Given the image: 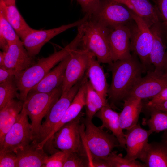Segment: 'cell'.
I'll return each mask as SVG.
<instances>
[{"mask_svg":"<svg viewBox=\"0 0 167 167\" xmlns=\"http://www.w3.org/2000/svg\"><path fill=\"white\" fill-rule=\"evenodd\" d=\"M125 134L126 154L125 158L130 160L139 159L148 144L153 132L142 128L139 123L126 130Z\"/></svg>","mask_w":167,"mask_h":167,"instance_id":"15","label":"cell"},{"mask_svg":"<svg viewBox=\"0 0 167 167\" xmlns=\"http://www.w3.org/2000/svg\"><path fill=\"white\" fill-rule=\"evenodd\" d=\"M109 65L112 78L108 96L111 104L114 105L124 100L145 71L134 53L129 58L113 61Z\"/></svg>","mask_w":167,"mask_h":167,"instance_id":"2","label":"cell"},{"mask_svg":"<svg viewBox=\"0 0 167 167\" xmlns=\"http://www.w3.org/2000/svg\"><path fill=\"white\" fill-rule=\"evenodd\" d=\"M139 159L145 167H167V140L148 143Z\"/></svg>","mask_w":167,"mask_h":167,"instance_id":"20","label":"cell"},{"mask_svg":"<svg viewBox=\"0 0 167 167\" xmlns=\"http://www.w3.org/2000/svg\"><path fill=\"white\" fill-rule=\"evenodd\" d=\"M95 115L102 122L100 127L110 131L118 140L120 147L126 149L125 134L119 125V113L113 110L109 105H108L101 108Z\"/></svg>","mask_w":167,"mask_h":167,"instance_id":"22","label":"cell"},{"mask_svg":"<svg viewBox=\"0 0 167 167\" xmlns=\"http://www.w3.org/2000/svg\"><path fill=\"white\" fill-rule=\"evenodd\" d=\"M6 6L15 4V0H2Z\"/></svg>","mask_w":167,"mask_h":167,"instance_id":"44","label":"cell"},{"mask_svg":"<svg viewBox=\"0 0 167 167\" xmlns=\"http://www.w3.org/2000/svg\"><path fill=\"white\" fill-rule=\"evenodd\" d=\"M96 58L93 54L89 52L88 66L86 72L93 88L105 101L108 102L106 97L108 88L106 76L102 67Z\"/></svg>","mask_w":167,"mask_h":167,"instance_id":"21","label":"cell"},{"mask_svg":"<svg viewBox=\"0 0 167 167\" xmlns=\"http://www.w3.org/2000/svg\"><path fill=\"white\" fill-rule=\"evenodd\" d=\"M24 101L13 99L0 109V146L5 136L16 122L22 111Z\"/></svg>","mask_w":167,"mask_h":167,"instance_id":"25","label":"cell"},{"mask_svg":"<svg viewBox=\"0 0 167 167\" xmlns=\"http://www.w3.org/2000/svg\"><path fill=\"white\" fill-rule=\"evenodd\" d=\"M83 25L84 32L80 45L93 54L100 63H112L108 39L112 29L89 18Z\"/></svg>","mask_w":167,"mask_h":167,"instance_id":"3","label":"cell"},{"mask_svg":"<svg viewBox=\"0 0 167 167\" xmlns=\"http://www.w3.org/2000/svg\"><path fill=\"white\" fill-rule=\"evenodd\" d=\"M6 18L21 41L34 29L26 23L15 5L6 6Z\"/></svg>","mask_w":167,"mask_h":167,"instance_id":"28","label":"cell"},{"mask_svg":"<svg viewBox=\"0 0 167 167\" xmlns=\"http://www.w3.org/2000/svg\"><path fill=\"white\" fill-rule=\"evenodd\" d=\"M5 52V66L14 70L17 75L36 62L34 60V58L29 54L21 40L10 44Z\"/></svg>","mask_w":167,"mask_h":167,"instance_id":"16","label":"cell"},{"mask_svg":"<svg viewBox=\"0 0 167 167\" xmlns=\"http://www.w3.org/2000/svg\"><path fill=\"white\" fill-rule=\"evenodd\" d=\"M86 98L91 101L99 110L104 106L109 105L108 102L105 101L94 89L89 81L85 83Z\"/></svg>","mask_w":167,"mask_h":167,"instance_id":"35","label":"cell"},{"mask_svg":"<svg viewBox=\"0 0 167 167\" xmlns=\"http://www.w3.org/2000/svg\"><path fill=\"white\" fill-rule=\"evenodd\" d=\"M82 116L83 114L80 113L76 118L64 125L54 134L53 144L56 148L88 156L81 133L80 124Z\"/></svg>","mask_w":167,"mask_h":167,"instance_id":"9","label":"cell"},{"mask_svg":"<svg viewBox=\"0 0 167 167\" xmlns=\"http://www.w3.org/2000/svg\"><path fill=\"white\" fill-rule=\"evenodd\" d=\"M75 38L62 49L55 51L46 58L40 59L33 66L17 75L14 80L20 94V100H25L28 93L57 64L80 45L84 34L81 28L78 29Z\"/></svg>","mask_w":167,"mask_h":167,"instance_id":"1","label":"cell"},{"mask_svg":"<svg viewBox=\"0 0 167 167\" xmlns=\"http://www.w3.org/2000/svg\"><path fill=\"white\" fill-rule=\"evenodd\" d=\"M132 12L122 3L111 0H101L99 7L89 19L113 29L133 23Z\"/></svg>","mask_w":167,"mask_h":167,"instance_id":"8","label":"cell"},{"mask_svg":"<svg viewBox=\"0 0 167 167\" xmlns=\"http://www.w3.org/2000/svg\"><path fill=\"white\" fill-rule=\"evenodd\" d=\"M163 139L167 140V131H165L162 135Z\"/></svg>","mask_w":167,"mask_h":167,"instance_id":"45","label":"cell"},{"mask_svg":"<svg viewBox=\"0 0 167 167\" xmlns=\"http://www.w3.org/2000/svg\"><path fill=\"white\" fill-rule=\"evenodd\" d=\"M131 24L118 27L109 34V45L113 62L128 58L131 55Z\"/></svg>","mask_w":167,"mask_h":167,"instance_id":"14","label":"cell"},{"mask_svg":"<svg viewBox=\"0 0 167 167\" xmlns=\"http://www.w3.org/2000/svg\"><path fill=\"white\" fill-rule=\"evenodd\" d=\"M14 79L0 84V109L11 100H20V94Z\"/></svg>","mask_w":167,"mask_h":167,"instance_id":"30","label":"cell"},{"mask_svg":"<svg viewBox=\"0 0 167 167\" xmlns=\"http://www.w3.org/2000/svg\"><path fill=\"white\" fill-rule=\"evenodd\" d=\"M145 106L146 108H153L167 113V101L156 104L147 102Z\"/></svg>","mask_w":167,"mask_h":167,"instance_id":"41","label":"cell"},{"mask_svg":"<svg viewBox=\"0 0 167 167\" xmlns=\"http://www.w3.org/2000/svg\"><path fill=\"white\" fill-rule=\"evenodd\" d=\"M0 167H17V159L14 152L0 150Z\"/></svg>","mask_w":167,"mask_h":167,"instance_id":"36","label":"cell"},{"mask_svg":"<svg viewBox=\"0 0 167 167\" xmlns=\"http://www.w3.org/2000/svg\"><path fill=\"white\" fill-rule=\"evenodd\" d=\"M86 82L84 83L79 88L61 120L54 128L45 145H53V137L54 134L62 126L76 118L81 113L82 109L85 106L86 104Z\"/></svg>","mask_w":167,"mask_h":167,"instance_id":"24","label":"cell"},{"mask_svg":"<svg viewBox=\"0 0 167 167\" xmlns=\"http://www.w3.org/2000/svg\"><path fill=\"white\" fill-rule=\"evenodd\" d=\"M88 19V16L85 15L83 18L78 21L57 28L44 30L34 29L22 41L29 54L34 58L44 45L52 38L70 28L78 27Z\"/></svg>","mask_w":167,"mask_h":167,"instance_id":"11","label":"cell"},{"mask_svg":"<svg viewBox=\"0 0 167 167\" xmlns=\"http://www.w3.org/2000/svg\"><path fill=\"white\" fill-rule=\"evenodd\" d=\"M167 86V72L160 73L154 70L148 71L146 76L136 82L126 97L151 99Z\"/></svg>","mask_w":167,"mask_h":167,"instance_id":"12","label":"cell"},{"mask_svg":"<svg viewBox=\"0 0 167 167\" xmlns=\"http://www.w3.org/2000/svg\"><path fill=\"white\" fill-rule=\"evenodd\" d=\"M166 56H167V61H166V69H165L166 72H167V51H166Z\"/></svg>","mask_w":167,"mask_h":167,"instance_id":"46","label":"cell"},{"mask_svg":"<svg viewBox=\"0 0 167 167\" xmlns=\"http://www.w3.org/2000/svg\"><path fill=\"white\" fill-rule=\"evenodd\" d=\"M87 80V77L84 76L68 91L62 92L61 97L50 109L45 121L41 124L39 134L33 140L38 143L39 147L43 148L79 88Z\"/></svg>","mask_w":167,"mask_h":167,"instance_id":"6","label":"cell"},{"mask_svg":"<svg viewBox=\"0 0 167 167\" xmlns=\"http://www.w3.org/2000/svg\"><path fill=\"white\" fill-rule=\"evenodd\" d=\"M90 167H109L105 159L100 158H92Z\"/></svg>","mask_w":167,"mask_h":167,"instance_id":"42","label":"cell"},{"mask_svg":"<svg viewBox=\"0 0 167 167\" xmlns=\"http://www.w3.org/2000/svg\"><path fill=\"white\" fill-rule=\"evenodd\" d=\"M16 75V72L14 70L5 66L0 67V84L14 79Z\"/></svg>","mask_w":167,"mask_h":167,"instance_id":"38","label":"cell"},{"mask_svg":"<svg viewBox=\"0 0 167 167\" xmlns=\"http://www.w3.org/2000/svg\"><path fill=\"white\" fill-rule=\"evenodd\" d=\"M81 132L88 150L90 165L92 158L105 159L115 148L120 146L117 138L96 126L92 120L86 118L82 119Z\"/></svg>","mask_w":167,"mask_h":167,"instance_id":"5","label":"cell"},{"mask_svg":"<svg viewBox=\"0 0 167 167\" xmlns=\"http://www.w3.org/2000/svg\"><path fill=\"white\" fill-rule=\"evenodd\" d=\"M157 8L160 25L167 43V0H152Z\"/></svg>","mask_w":167,"mask_h":167,"instance_id":"34","label":"cell"},{"mask_svg":"<svg viewBox=\"0 0 167 167\" xmlns=\"http://www.w3.org/2000/svg\"><path fill=\"white\" fill-rule=\"evenodd\" d=\"M62 86L48 92L30 90L24 101L22 109L31 120L34 140L39 134L43 118L61 97Z\"/></svg>","mask_w":167,"mask_h":167,"instance_id":"4","label":"cell"},{"mask_svg":"<svg viewBox=\"0 0 167 167\" xmlns=\"http://www.w3.org/2000/svg\"><path fill=\"white\" fill-rule=\"evenodd\" d=\"M134 21L130 24L131 51L138 57L145 71L151 65L149 55L153 41L150 28L140 17L132 11Z\"/></svg>","mask_w":167,"mask_h":167,"instance_id":"7","label":"cell"},{"mask_svg":"<svg viewBox=\"0 0 167 167\" xmlns=\"http://www.w3.org/2000/svg\"><path fill=\"white\" fill-rule=\"evenodd\" d=\"M123 101V109L119 113V122L123 130H127L138 124L143 104L142 99L134 97H127Z\"/></svg>","mask_w":167,"mask_h":167,"instance_id":"23","label":"cell"},{"mask_svg":"<svg viewBox=\"0 0 167 167\" xmlns=\"http://www.w3.org/2000/svg\"><path fill=\"white\" fill-rule=\"evenodd\" d=\"M6 9L5 3L0 0V47L3 52L10 44L21 40L6 18Z\"/></svg>","mask_w":167,"mask_h":167,"instance_id":"27","label":"cell"},{"mask_svg":"<svg viewBox=\"0 0 167 167\" xmlns=\"http://www.w3.org/2000/svg\"><path fill=\"white\" fill-rule=\"evenodd\" d=\"M150 118L146 121V124L153 132L159 133L167 130V113L159 110L147 108Z\"/></svg>","mask_w":167,"mask_h":167,"instance_id":"29","label":"cell"},{"mask_svg":"<svg viewBox=\"0 0 167 167\" xmlns=\"http://www.w3.org/2000/svg\"><path fill=\"white\" fill-rule=\"evenodd\" d=\"M105 159L109 167H145L143 163L136 160H130L123 157L121 154H118L116 151H112Z\"/></svg>","mask_w":167,"mask_h":167,"instance_id":"31","label":"cell"},{"mask_svg":"<svg viewBox=\"0 0 167 167\" xmlns=\"http://www.w3.org/2000/svg\"><path fill=\"white\" fill-rule=\"evenodd\" d=\"M17 167H42L48 156L43 148L33 141L30 144L16 150Z\"/></svg>","mask_w":167,"mask_h":167,"instance_id":"18","label":"cell"},{"mask_svg":"<svg viewBox=\"0 0 167 167\" xmlns=\"http://www.w3.org/2000/svg\"><path fill=\"white\" fill-rule=\"evenodd\" d=\"M89 53L83 48H78L69 55L62 86V92L68 91L84 75L88 66Z\"/></svg>","mask_w":167,"mask_h":167,"instance_id":"13","label":"cell"},{"mask_svg":"<svg viewBox=\"0 0 167 167\" xmlns=\"http://www.w3.org/2000/svg\"><path fill=\"white\" fill-rule=\"evenodd\" d=\"M126 5L141 17L150 28L160 23L156 5L152 0H111Z\"/></svg>","mask_w":167,"mask_h":167,"instance_id":"19","label":"cell"},{"mask_svg":"<svg viewBox=\"0 0 167 167\" xmlns=\"http://www.w3.org/2000/svg\"><path fill=\"white\" fill-rule=\"evenodd\" d=\"M70 152L58 150L46 157L42 167H63Z\"/></svg>","mask_w":167,"mask_h":167,"instance_id":"32","label":"cell"},{"mask_svg":"<svg viewBox=\"0 0 167 167\" xmlns=\"http://www.w3.org/2000/svg\"><path fill=\"white\" fill-rule=\"evenodd\" d=\"M28 117L22 109L16 122L5 135L0 150L14 152L33 141L32 128Z\"/></svg>","mask_w":167,"mask_h":167,"instance_id":"10","label":"cell"},{"mask_svg":"<svg viewBox=\"0 0 167 167\" xmlns=\"http://www.w3.org/2000/svg\"><path fill=\"white\" fill-rule=\"evenodd\" d=\"M83 11L90 18L99 7L101 0H76Z\"/></svg>","mask_w":167,"mask_h":167,"instance_id":"37","label":"cell"},{"mask_svg":"<svg viewBox=\"0 0 167 167\" xmlns=\"http://www.w3.org/2000/svg\"><path fill=\"white\" fill-rule=\"evenodd\" d=\"M86 118L92 120L93 117L95 115L98 110L93 103L89 99L86 98Z\"/></svg>","mask_w":167,"mask_h":167,"instance_id":"39","label":"cell"},{"mask_svg":"<svg viewBox=\"0 0 167 167\" xmlns=\"http://www.w3.org/2000/svg\"><path fill=\"white\" fill-rule=\"evenodd\" d=\"M5 52L3 51L0 52V67L4 66V57Z\"/></svg>","mask_w":167,"mask_h":167,"instance_id":"43","label":"cell"},{"mask_svg":"<svg viewBox=\"0 0 167 167\" xmlns=\"http://www.w3.org/2000/svg\"><path fill=\"white\" fill-rule=\"evenodd\" d=\"M150 28L153 36V41L149 55L150 62L154 66V71L163 73L165 72L167 43L160 23L154 24Z\"/></svg>","mask_w":167,"mask_h":167,"instance_id":"17","label":"cell"},{"mask_svg":"<svg viewBox=\"0 0 167 167\" xmlns=\"http://www.w3.org/2000/svg\"><path fill=\"white\" fill-rule=\"evenodd\" d=\"M167 101V86L163 89L158 94L151 98L148 102L156 104Z\"/></svg>","mask_w":167,"mask_h":167,"instance_id":"40","label":"cell"},{"mask_svg":"<svg viewBox=\"0 0 167 167\" xmlns=\"http://www.w3.org/2000/svg\"><path fill=\"white\" fill-rule=\"evenodd\" d=\"M69 55L58 63L31 90L42 92H50L62 85Z\"/></svg>","mask_w":167,"mask_h":167,"instance_id":"26","label":"cell"},{"mask_svg":"<svg viewBox=\"0 0 167 167\" xmlns=\"http://www.w3.org/2000/svg\"><path fill=\"white\" fill-rule=\"evenodd\" d=\"M90 167L89 160L87 155L71 152L64 163L63 167Z\"/></svg>","mask_w":167,"mask_h":167,"instance_id":"33","label":"cell"}]
</instances>
